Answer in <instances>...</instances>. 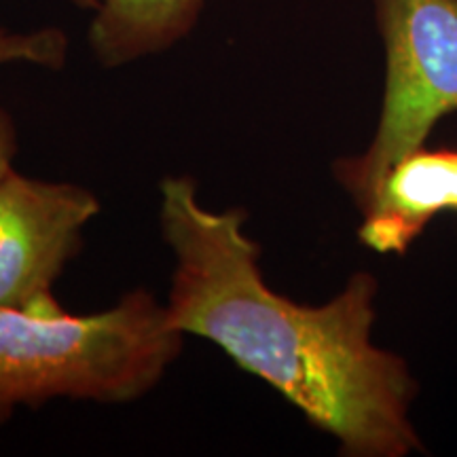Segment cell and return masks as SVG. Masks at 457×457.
<instances>
[{"mask_svg": "<svg viewBox=\"0 0 457 457\" xmlns=\"http://www.w3.org/2000/svg\"><path fill=\"white\" fill-rule=\"evenodd\" d=\"M245 222L244 208L204 205L191 176L162 179L159 228L174 256L170 322L270 384L341 455L424 451L409 417L420 386L403 358L373 343L377 278L358 271L324 305H301L267 284Z\"/></svg>", "mask_w": 457, "mask_h": 457, "instance_id": "obj_1", "label": "cell"}, {"mask_svg": "<svg viewBox=\"0 0 457 457\" xmlns=\"http://www.w3.org/2000/svg\"><path fill=\"white\" fill-rule=\"evenodd\" d=\"M185 337L146 288L94 313L0 307V424L57 398L134 403L162 384Z\"/></svg>", "mask_w": 457, "mask_h": 457, "instance_id": "obj_2", "label": "cell"}, {"mask_svg": "<svg viewBox=\"0 0 457 457\" xmlns=\"http://www.w3.org/2000/svg\"><path fill=\"white\" fill-rule=\"evenodd\" d=\"M386 54L379 123L367 151L337 159L333 176L362 212L387 170L457 112V0H373Z\"/></svg>", "mask_w": 457, "mask_h": 457, "instance_id": "obj_3", "label": "cell"}, {"mask_svg": "<svg viewBox=\"0 0 457 457\" xmlns=\"http://www.w3.org/2000/svg\"><path fill=\"white\" fill-rule=\"evenodd\" d=\"M100 214L96 193L11 170L0 180V307L60 305L54 284L81 253L83 233Z\"/></svg>", "mask_w": 457, "mask_h": 457, "instance_id": "obj_4", "label": "cell"}, {"mask_svg": "<svg viewBox=\"0 0 457 457\" xmlns=\"http://www.w3.org/2000/svg\"><path fill=\"white\" fill-rule=\"evenodd\" d=\"M358 237L379 254H404L441 214H457V148H415L387 170L362 210Z\"/></svg>", "mask_w": 457, "mask_h": 457, "instance_id": "obj_5", "label": "cell"}, {"mask_svg": "<svg viewBox=\"0 0 457 457\" xmlns=\"http://www.w3.org/2000/svg\"><path fill=\"white\" fill-rule=\"evenodd\" d=\"M204 7L205 0H100L89 49L104 68L163 54L193 32Z\"/></svg>", "mask_w": 457, "mask_h": 457, "instance_id": "obj_6", "label": "cell"}, {"mask_svg": "<svg viewBox=\"0 0 457 457\" xmlns=\"http://www.w3.org/2000/svg\"><path fill=\"white\" fill-rule=\"evenodd\" d=\"M68 37L60 28L9 32L0 28V64H32L62 71L68 60Z\"/></svg>", "mask_w": 457, "mask_h": 457, "instance_id": "obj_7", "label": "cell"}, {"mask_svg": "<svg viewBox=\"0 0 457 457\" xmlns=\"http://www.w3.org/2000/svg\"><path fill=\"white\" fill-rule=\"evenodd\" d=\"M17 155V128L13 117L0 106V180L13 170Z\"/></svg>", "mask_w": 457, "mask_h": 457, "instance_id": "obj_8", "label": "cell"}, {"mask_svg": "<svg viewBox=\"0 0 457 457\" xmlns=\"http://www.w3.org/2000/svg\"><path fill=\"white\" fill-rule=\"evenodd\" d=\"M71 3L79 9H94L96 11V9H98L100 0H71Z\"/></svg>", "mask_w": 457, "mask_h": 457, "instance_id": "obj_9", "label": "cell"}]
</instances>
